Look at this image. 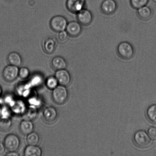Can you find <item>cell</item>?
Returning <instances> with one entry per match:
<instances>
[{"instance_id": "cell-1", "label": "cell", "mask_w": 156, "mask_h": 156, "mask_svg": "<svg viewBox=\"0 0 156 156\" xmlns=\"http://www.w3.org/2000/svg\"><path fill=\"white\" fill-rule=\"evenodd\" d=\"M118 54L120 58L125 59H129L134 56L133 47L127 42H123L119 44L117 48Z\"/></svg>"}, {"instance_id": "cell-2", "label": "cell", "mask_w": 156, "mask_h": 156, "mask_svg": "<svg viewBox=\"0 0 156 156\" xmlns=\"http://www.w3.org/2000/svg\"><path fill=\"white\" fill-rule=\"evenodd\" d=\"M68 91L65 86H58L53 90L52 97L54 101L58 105H62L66 101L68 98Z\"/></svg>"}, {"instance_id": "cell-3", "label": "cell", "mask_w": 156, "mask_h": 156, "mask_svg": "<svg viewBox=\"0 0 156 156\" xmlns=\"http://www.w3.org/2000/svg\"><path fill=\"white\" fill-rule=\"evenodd\" d=\"M133 140L137 146L142 148L147 147L151 144V138L143 130H139L135 133Z\"/></svg>"}, {"instance_id": "cell-4", "label": "cell", "mask_w": 156, "mask_h": 156, "mask_svg": "<svg viewBox=\"0 0 156 156\" xmlns=\"http://www.w3.org/2000/svg\"><path fill=\"white\" fill-rule=\"evenodd\" d=\"M68 23L65 17L57 15L53 17L50 20V24L53 31L57 33L65 30Z\"/></svg>"}, {"instance_id": "cell-5", "label": "cell", "mask_w": 156, "mask_h": 156, "mask_svg": "<svg viewBox=\"0 0 156 156\" xmlns=\"http://www.w3.org/2000/svg\"><path fill=\"white\" fill-rule=\"evenodd\" d=\"M4 144L6 149L9 151H15L19 148L20 144L19 137L16 134H10L5 138Z\"/></svg>"}, {"instance_id": "cell-6", "label": "cell", "mask_w": 156, "mask_h": 156, "mask_svg": "<svg viewBox=\"0 0 156 156\" xmlns=\"http://www.w3.org/2000/svg\"><path fill=\"white\" fill-rule=\"evenodd\" d=\"M19 70L18 67L9 65L5 67L3 70V77L6 81L12 82L18 77Z\"/></svg>"}, {"instance_id": "cell-7", "label": "cell", "mask_w": 156, "mask_h": 156, "mask_svg": "<svg viewBox=\"0 0 156 156\" xmlns=\"http://www.w3.org/2000/svg\"><path fill=\"white\" fill-rule=\"evenodd\" d=\"M77 20L81 25L87 26L91 23L93 20L92 13L89 10L85 8L77 13Z\"/></svg>"}, {"instance_id": "cell-8", "label": "cell", "mask_w": 156, "mask_h": 156, "mask_svg": "<svg viewBox=\"0 0 156 156\" xmlns=\"http://www.w3.org/2000/svg\"><path fill=\"white\" fill-rule=\"evenodd\" d=\"M86 3V0H67L66 6L70 12L77 14L85 8Z\"/></svg>"}, {"instance_id": "cell-9", "label": "cell", "mask_w": 156, "mask_h": 156, "mask_svg": "<svg viewBox=\"0 0 156 156\" xmlns=\"http://www.w3.org/2000/svg\"><path fill=\"white\" fill-rule=\"evenodd\" d=\"M117 6L116 0H103L101 5V9L105 14L110 15L115 12Z\"/></svg>"}, {"instance_id": "cell-10", "label": "cell", "mask_w": 156, "mask_h": 156, "mask_svg": "<svg viewBox=\"0 0 156 156\" xmlns=\"http://www.w3.org/2000/svg\"><path fill=\"white\" fill-rule=\"evenodd\" d=\"M66 30L69 36L76 37L80 35L82 32V25L78 21H71L68 23Z\"/></svg>"}, {"instance_id": "cell-11", "label": "cell", "mask_w": 156, "mask_h": 156, "mask_svg": "<svg viewBox=\"0 0 156 156\" xmlns=\"http://www.w3.org/2000/svg\"><path fill=\"white\" fill-rule=\"evenodd\" d=\"M55 77L61 85L66 86L69 85L71 82V75L69 72L66 69L57 70L55 74Z\"/></svg>"}, {"instance_id": "cell-12", "label": "cell", "mask_w": 156, "mask_h": 156, "mask_svg": "<svg viewBox=\"0 0 156 156\" xmlns=\"http://www.w3.org/2000/svg\"><path fill=\"white\" fill-rule=\"evenodd\" d=\"M56 47V42L54 38L49 37L44 41L43 44L44 50L47 54H52L55 50Z\"/></svg>"}, {"instance_id": "cell-13", "label": "cell", "mask_w": 156, "mask_h": 156, "mask_svg": "<svg viewBox=\"0 0 156 156\" xmlns=\"http://www.w3.org/2000/svg\"><path fill=\"white\" fill-rule=\"evenodd\" d=\"M57 111L55 108L52 107H47L43 112L44 119L48 122L54 121L57 118Z\"/></svg>"}, {"instance_id": "cell-14", "label": "cell", "mask_w": 156, "mask_h": 156, "mask_svg": "<svg viewBox=\"0 0 156 156\" xmlns=\"http://www.w3.org/2000/svg\"><path fill=\"white\" fill-rule=\"evenodd\" d=\"M51 63L52 66L56 71L66 69L67 66L66 61L61 56H57L53 58Z\"/></svg>"}, {"instance_id": "cell-15", "label": "cell", "mask_w": 156, "mask_h": 156, "mask_svg": "<svg viewBox=\"0 0 156 156\" xmlns=\"http://www.w3.org/2000/svg\"><path fill=\"white\" fill-rule=\"evenodd\" d=\"M34 126L31 121L29 120L22 121L20 124V129L24 135H28L33 132Z\"/></svg>"}, {"instance_id": "cell-16", "label": "cell", "mask_w": 156, "mask_h": 156, "mask_svg": "<svg viewBox=\"0 0 156 156\" xmlns=\"http://www.w3.org/2000/svg\"><path fill=\"white\" fill-rule=\"evenodd\" d=\"M137 10L138 16L140 19L143 20H149L152 16V9L147 5L144 6Z\"/></svg>"}, {"instance_id": "cell-17", "label": "cell", "mask_w": 156, "mask_h": 156, "mask_svg": "<svg viewBox=\"0 0 156 156\" xmlns=\"http://www.w3.org/2000/svg\"><path fill=\"white\" fill-rule=\"evenodd\" d=\"M8 62L10 65L19 67L22 63V59L20 55L16 52L9 53L7 57Z\"/></svg>"}, {"instance_id": "cell-18", "label": "cell", "mask_w": 156, "mask_h": 156, "mask_svg": "<svg viewBox=\"0 0 156 156\" xmlns=\"http://www.w3.org/2000/svg\"><path fill=\"white\" fill-rule=\"evenodd\" d=\"M42 153V150L36 145H29L24 151V155L25 156H41Z\"/></svg>"}, {"instance_id": "cell-19", "label": "cell", "mask_w": 156, "mask_h": 156, "mask_svg": "<svg viewBox=\"0 0 156 156\" xmlns=\"http://www.w3.org/2000/svg\"><path fill=\"white\" fill-rule=\"evenodd\" d=\"M146 115L150 121L156 124V105H151L148 108Z\"/></svg>"}, {"instance_id": "cell-20", "label": "cell", "mask_w": 156, "mask_h": 156, "mask_svg": "<svg viewBox=\"0 0 156 156\" xmlns=\"http://www.w3.org/2000/svg\"><path fill=\"white\" fill-rule=\"evenodd\" d=\"M12 122L9 118L1 117L0 118V130L7 131L10 129Z\"/></svg>"}, {"instance_id": "cell-21", "label": "cell", "mask_w": 156, "mask_h": 156, "mask_svg": "<svg viewBox=\"0 0 156 156\" xmlns=\"http://www.w3.org/2000/svg\"><path fill=\"white\" fill-rule=\"evenodd\" d=\"M27 140L29 145L36 146L39 143L40 137L37 133L32 132L27 135Z\"/></svg>"}, {"instance_id": "cell-22", "label": "cell", "mask_w": 156, "mask_h": 156, "mask_svg": "<svg viewBox=\"0 0 156 156\" xmlns=\"http://www.w3.org/2000/svg\"><path fill=\"white\" fill-rule=\"evenodd\" d=\"M150 0H129L130 4L134 9H138L147 5Z\"/></svg>"}, {"instance_id": "cell-23", "label": "cell", "mask_w": 156, "mask_h": 156, "mask_svg": "<svg viewBox=\"0 0 156 156\" xmlns=\"http://www.w3.org/2000/svg\"><path fill=\"white\" fill-rule=\"evenodd\" d=\"M45 83L47 88L52 90L56 88L59 83L55 77L53 76H50L47 78Z\"/></svg>"}, {"instance_id": "cell-24", "label": "cell", "mask_w": 156, "mask_h": 156, "mask_svg": "<svg viewBox=\"0 0 156 156\" xmlns=\"http://www.w3.org/2000/svg\"><path fill=\"white\" fill-rule=\"evenodd\" d=\"M30 75V71L27 67H22L20 68L18 73V76L22 79H27Z\"/></svg>"}, {"instance_id": "cell-25", "label": "cell", "mask_w": 156, "mask_h": 156, "mask_svg": "<svg viewBox=\"0 0 156 156\" xmlns=\"http://www.w3.org/2000/svg\"><path fill=\"white\" fill-rule=\"evenodd\" d=\"M68 34L66 30L59 32L58 36V39L60 42H65L68 39Z\"/></svg>"}, {"instance_id": "cell-26", "label": "cell", "mask_w": 156, "mask_h": 156, "mask_svg": "<svg viewBox=\"0 0 156 156\" xmlns=\"http://www.w3.org/2000/svg\"><path fill=\"white\" fill-rule=\"evenodd\" d=\"M148 134L153 140H156V126H152L148 130Z\"/></svg>"}, {"instance_id": "cell-27", "label": "cell", "mask_w": 156, "mask_h": 156, "mask_svg": "<svg viewBox=\"0 0 156 156\" xmlns=\"http://www.w3.org/2000/svg\"><path fill=\"white\" fill-rule=\"evenodd\" d=\"M5 149L4 144L0 142V156L4 154Z\"/></svg>"}, {"instance_id": "cell-28", "label": "cell", "mask_w": 156, "mask_h": 156, "mask_svg": "<svg viewBox=\"0 0 156 156\" xmlns=\"http://www.w3.org/2000/svg\"><path fill=\"white\" fill-rule=\"evenodd\" d=\"M6 155L7 156H18L19 155L17 153L15 152V151H10V152L8 153Z\"/></svg>"}, {"instance_id": "cell-29", "label": "cell", "mask_w": 156, "mask_h": 156, "mask_svg": "<svg viewBox=\"0 0 156 156\" xmlns=\"http://www.w3.org/2000/svg\"><path fill=\"white\" fill-rule=\"evenodd\" d=\"M2 93V89L1 87L0 86V96H1Z\"/></svg>"}, {"instance_id": "cell-30", "label": "cell", "mask_w": 156, "mask_h": 156, "mask_svg": "<svg viewBox=\"0 0 156 156\" xmlns=\"http://www.w3.org/2000/svg\"><path fill=\"white\" fill-rule=\"evenodd\" d=\"M1 106H0V112H1Z\"/></svg>"}]
</instances>
